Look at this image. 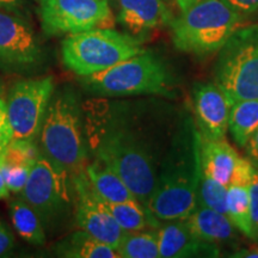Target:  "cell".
<instances>
[{"label": "cell", "instance_id": "24", "mask_svg": "<svg viewBox=\"0 0 258 258\" xmlns=\"http://www.w3.org/2000/svg\"><path fill=\"white\" fill-rule=\"evenodd\" d=\"M99 201L125 232L146 230L148 226H157L158 224V219L152 217L138 200L127 202H108L99 199Z\"/></svg>", "mask_w": 258, "mask_h": 258}, {"label": "cell", "instance_id": "26", "mask_svg": "<svg viewBox=\"0 0 258 258\" xmlns=\"http://www.w3.org/2000/svg\"><path fill=\"white\" fill-rule=\"evenodd\" d=\"M226 200H227V185H224L217 179L207 176L201 169L198 185V201L214 211L227 215Z\"/></svg>", "mask_w": 258, "mask_h": 258}, {"label": "cell", "instance_id": "28", "mask_svg": "<svg viewBox=\"0 0 258 258\" xmlns=\"http://www.w3.org/2000/svg\"><path fill=\"white\" fill-rule=\"evenodd\" d=\"M14 139V131L8 115V105L5 99L0 97V157Z\"/></svg>", "mask_w": 258, "mask_h": 258}, {"label": "cell", "instance_id": "33", "mask_svg": "<svg viewBox=\"0 0 258 258\" xmlns=\"http://www.w3.org/2000/svg\"><path fill=\"white\" fill-rule=\"evenodd\" d=\"M19 5H21V0H0V9L18 11Z\"/></svg>", "mask_w": 258, "mask_h": 258}, {"label": "cell", "instance_id": "27", "mask_svg": "<svg viewBox=\"0 0 258 258\" xmlns=\"http://www.w3.org/2000/svg\"><path fill=\"white\" fill-rule=\"evenodd\" d=\"M250 209H251V235L250 239L258 243V169L253 166L249 182Z\"/></svg>", "mask_w": 258, "mask_h": 258}, {"label": "cell", "instance_id": "15", "mask_svg": "<svg viewBox=\"0 0 258 258\" xmlns=\"http://www.w3.org/2000/svg\"><path fill=\"white\" fill-rule=\"evenodd\" d=\"M117 22L137 37L170 24L173 14L165 0H116Z\"/></svg>", "mask_w": 258, "mask_h": 258}, {"label": "cell", "instance_id": "22", "mask_svg": "<svg viewBox=\"0 0 258 258\" xmlns=\"http://www.w3.org/2000/svg\"><path fill=\"white\" fill-rule=\"evenodd\" d=\"M228 129L235 145L244 150L258 129V99L234 102L231 106Z\"/></svg>", "mask_w": 258, "mask_h": 258}, {"label": "cell", "instance_id": "19", "mask_svg": "<svg viewBox=\"0 0 258 258\" xmlns=\"http://www.w3.org/2000/svg\"><path fill=\"white\" fill-rule=\"evenodd\" d=\"M238 159V153L225 139L207 140L200 137L201 169L207 176L228 185Z\"/></svg>", "mask_w": 258, "mask_h": 258}, {"label": "cell", "instance_id": "30", "mask_svg": "<svg viewBox=\"0 0 258 258\" xmlns=\"http://www.w3.org/2000/svg\"><path fill=\"white\" fill-rule=\"evenodd\" d=\"M15 245L14 235L9 230L8 226L0 220V257L4 256L12 250Z\"/></svg>", "mask_w": 258, "mask_h": 258}, {"label": "cell", "instance_id": "8", "mask_svg": "<svg viewBox=\"0 0 258 258\" xmlns=\"http://www.w3.org/2000/svg\"><path fill=\"white\" fill-rule=\"evenodd\" d=\"M214 83L232 104L258 99V24L241 25L218 51Z\"/></svg>", "mask_w": 258, "mask_h": 258}, {"label": "cell", "instance_id": "10", "mask_svg": "<svg viewBox=\"0 0 258 258\" xmlns=\"http://www.w3.org/2000/svg\"><path fill=\"white\" fill-rule=\"evenodd\" d=\"M44 63V53L27 19L17 11L0 9V70L31 74Z\"/></svg>", "mask_w": 258, "mask_h": 258}, {"label": "cell", "instance_id": "36", "mask_svg": "<svg viewBox=\"0 0 258 258\" xmlns=\"http://www.w3.org/2000/svg\"><path fill=\"white\" fill-rule=\"evenodd\" d=\"M251 17H254V18H257L258 19V11L256 12V14H254V15H252V16H251Z\"/></svg>", "mask_w": 258, "mask_h": 258}, {"label": "cell", "instance_id": "11", "mask_svg": "<svg viewBox=\"0 0 258 258\" xmlns=\"http://www.w3.org/2000/svg\"><path fill=\"white\" fill-rule=\"evenodd\" d=\"M54 91L53 77L23 79L12 86L6 105L15 139L37 141Z\"/></svg>", "mask_w": 258, "mask_h": 258}, {"label": "cell", "instance_id": "35", "mask_svg": "<svg viewBox=\"0 0 258 258\" xmlns=\"http://www.w3.org/2000/svg\"><path fill=\"white\" fill-rule=\"evenodd\" d=\"M3 93H4V84H3L2 79H0V97H3Z\"/></svg>", "mask_w": 258, "mask_h": 258}, {"label": "cell", "instance_id": "2", "mask_svg": "<svg viewBox=\"0 0 258 258\" xmlns=\"http://www.w3.org/2000/svg\"><path fill=\"white\" fill-rule=\"evenodd\" d=\"M200 134L190 116L180 118L161 160L146 209L158 220L186 218L198 203Z\"/></svg>", "mask_w": 258, "mask_h": 258}, {"label": "cell", "instance_id": "31", "mask_svg": "<svg viewBox=\"0 0 258 258\" xmlns=\"http://www.w3.org/2000/svg\"><path fill=\"white\" fill-rule=\"evenodd\" d=\"M244 151L246 154V159H249L250 163L258 169V129L244 147Z\"/></svg>", "mask_w": 258, "mask_h": 258}, {"label": "cell", "instance_id": "23", "mask_svg": "<svg viewBox=\"0 0 258 258\" xmlns=\"http://www.w3.org/2000/svg\"><path fill=\"white\" fill-rule=\"evenodd\" d=\"M12 224L19 237L32 245H44L46 243V231L36 214V212L28 205L23 199H15L10 202Z\"/></svg>", "mask_w": 258, "mask_h": 258}, {"label": "cell", "instance_id": "25", "mask_svg": "<svg viewBox=\"0 0 258 258\" xmlns=\"http://www.w3.org/2000/svg\"><path fill=\"white\" fill-rule=\"evenodd\" d=\"M121 258H158L160 257L157 231L125 232L117 246Z\"/></svg>", "mask_w": 258, "mask_h": 258}, {"label": "cell", "instance_id": "9", "mask_svg": "<svg viewBox=\"0 0 258 258\" xmlns=\"http://www.w3.org/2000/svg\"><path fill=\"white\" fill-rule=\"evenodd\" d=\"M38 15L42 30L48 36L115 25L109 0H40Z\"/></svg>", "mask_w": 258, "mask_h": 258}, {"label": "cell", "instance_id": "32", "mask_svg": "<svg viewBox=\"0 0 258 258\" xmlns=\"http://www.w3.org/2000/svg\"><path fill=\"white\" fill-rule=\"evenodd\" d=\"M230 257L234 258H258V246L252 245V246L244 247V249L237 250L235 252L231 253Z\"/></svg>", "mask_w": 258, "mask_h": 258}, {"label": "cell", "instance_id": "7", "mask_svg": "<svg viewBox=\"0 0 258 258\" xmlns=\"http://www.w3.org/2000/svg\"><path fill=\"white\" fill-rule=\"evenodd\" d=\"M21 195L36 212L46 233L62 230L76 215L72 176L57 170L42 153Z\"/></svg>", "mask_w": 258, "mask_h": 258}, {"label": "cell", "instance_id": "29", "mask_svg": "<svg viewBox=\"0 0 258 258\" xmlns=\"http://www.w3.org/2000/svg\"><path fill=\"white\" fill-rule=\"evenodd\" d=\"M228 6L240 15L244 21L258 11V0H224Z\"/></svg>", "mask_w": 258, "mask_h": 258}, {"label": "cell", "instance_id": "1", "mask_svg": "<svg viewBox=\"0 0 258 258\" xmlns=\"http://www.w3.org/2000/svg\"><path fill=\"white\" fill-rule=\"evenodd\" d=\"M88 148L124 180L146 208L157 183L167 134L140 104L92 99L83 104Z\"/></svg>", "mask_w": 258, "mask_h": 258}, {"label": "cell", "instance_id": "17", "mask_svg": "<svg viewBox=\"0 0 258 258\" xmlns=\"http://www.w3.org/2000/svg\"><path fill=\"white\" fill-rule=\"evenodd\" d=\"M253 165L246 158H240L235 164L233 176L227 185V217L237 230L250 238L251 209L249 182Z\"/></svg>", "mask_w": 258, "mask_h": 258}, {"label": "cell", "instance_id": "21", "mask_svg": "<svg viewBox=\"0 0 258 258\" xmlns=\"http://www.w3.org/2000/svg\"><path fill=\"white\" fill-rule=\"evenodd\" d=\"M55 253L69 258H121L115 247L96 239L80 228L57 243Z\"/></svg>", "mask_w": 258, "mask_h": 258}, {"label": "cell", "instance_id": "18", "mask_svg": "<svg viewBox=\"0 0 258 258\" xmlns=\"http://www.w3.org/2000/svg\"><path fill=\"white\" fill-rule=\"evenodd\" d=\"M184 220L196 237L208 243L224 244L234 238V226L227 215L207 207L200 201Z\"/></svg>", "mask_w": 258, "mask_h": 258}, {"label": "cell", "instance_id": "14", "mask_svg": "<svg viewBox=\"0 0 258 258\" xmlns=\"http://www.w3.org/2000/svg\"><path fill=\"white\" fill-rule=\"evenodd\" d=\"M157 232L159 253L163 258L220 256L218 245L196 237L186 225L184 218L169 220Z\"/></svg>", "mask_w": 258, "mask_h": 258}, {"label": "cell", "instance_id": "16", "mask_svg": "<svg viewBox=\"0 0 258 258\" xmlns=\"http://www.w3.org/2000/svg\"><path fill=\"white\" fill-rule=\"evenodd\" d=\"M36 141L14 139L0 157V171L11 192L23 190L30 172L40 157Z\"/></svg>", "mask_w": 258, "mask_h": 258}, {"label": "cell", "instance_id": "34", "mask_svg": "<svg viewBox=\"0 0 258 258\" xmlns=\"http://www.w3.org/2000/svg\"><path fill=\"white\" fill-rule=\"evenodd\" d=\"M9 194H10V190L8 188V185H6L2 171H0V200L9 198Z\"/></svg>", "mask_w": 258, "mask_h": 258}, {"label": "cell", "instance_id": "4", "mask_svg": "<svg viewBox=\"0 0 258 258\" xmlns=\"http://www.w3.org/2000/svg\"><path fill=\"white\" fill-rule=\"evenodd\" d=\"M175 4L177 15L169 24L173 44L198 57L218 53L245 22L224 0H175Z\"/></svg>", "mask_w": 258, "mask_h": 258}, {"label": "cell", "instance_id": "13", "mask_svg": "<svg viewBox=\"0 0 258 258\" xmlns=\"http://www.w3.org/2000/svg\"><path fill=\"white\" fill-rule=\"evenodd\" d=\"M194 115L200 137L207 140L225 139L232 103L215 83H200L194 88Z\"/></svg>", "mask_w": 258, "mask_h": 258}, {"label": "cell", "instance_id": "37", "mask_svg": "<svg viewBox=\"0 0 258 258\" xmlns=\"http://www.w3.org/2000/svg\"><path fill=\"white\" fill-rule=\"evenodd\" d=\"M165 2H166V3H167V2H169V0H165Z\"/></svg>", "mask_w": 258, "mask_h": 258}, {"label": "cell", "instance_id": "20", "mask_svg": "<svg viewBox=\"0 0 258 258\" xmlns=\"http://www.w3.org/2000/svg\"><path fill=\"white\" fill-rule=\"evenodd\" d=\"M90 185L99 199L108 202L135 201L137 198L124 180L102 160L95 158L84 167Z\"/></svg>", "mask_w": 258, "mask_h": 258}, {"label": "cell", "instance_id": "5", "mask_svg": "<svg viewBox=\"0 0 258 258\" xmlns=\"http://www.w3.org/2000/svg\"><path fill=\"white\" fill-rule=\"evenodd\" d=\"M79 83L97 97H175V82L165 62L146 50L101 72L80 77Z\"/></svg>", "mask_w": 258, "mask_h": 258}, {"label": "cell", "instance_id": "12", "mask_svg": "<svg viewBox=\"0 0 258 258\" xmlns=\"http://www.w3.org/2000/svg\"><path fill=\"white\" fill-rule=\"evenodd\" d=\"M72 185L76 199L77 226L96 239L117 250L125 231L122 230L108 209L99 201L98 196L90 185L84 169L72 175Z\"/></svg>", "mask_w": 258, "mask_h": 258}, {"label": "cell", "instance_id": "3", "mask_svg": "<svg viewBox=\"0 0 258 258\" xmlns=\"http://www.w3.org/2000/svg\"><path fill=\"white\" fill-rule=\"evenodd\" d=\"M37 139L41 153L57 170L72 176L85 167L89 148L83 104L72 86L54 91Z\"/></svg>", "mask_w": 258, "mask_h": 258}, {"label": "cell", "instance_id": "6", "mask_svg": "<svg viewBox=\"0 0 258 258\" xmlns=\"http://www.w3.org/2000/svg\"><path fill=\"white\" fill-rule=\"evenodd\" d=\"M143 51L140 40L112 28L69 35L61 44L63 64L79 77L101 72Z\"/></svg>", "mask_w": 258, "mask_h": 258}]
</instances>
